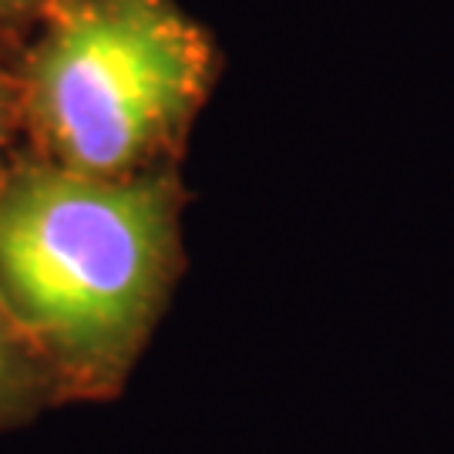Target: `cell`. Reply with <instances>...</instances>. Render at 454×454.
<instances>
[{"label": "cell", "mask_w": 454, "mask_h": 454, "mask_svg": "<svg viewBox=\"0 0 454 454\" xmlns=\"http://www.w3.org/2000/svg\"><path fill=\"white\" fill-rule=\"evenodd\" d=\"M179 253V185L95 179L34 155L0 176V307L61 397L121 390Z\"/></svg>", "instance_id": "1"}, {"label": "cell", "mask_w": 454, "mask_h": 454, "mask_svg": "<svg viewBox=\"0 0 454 454\" xmlns=\"http://www.w3.org/2000/svg\"><path fill=\"white\" fill-rule=\"evenodd\" d=\"M202 31L165 0H58L17 54L27 155L129 179L176 142L209 82Z\"/></svg>", "instance_id": "2"}, {"label": "cell", "mask_w": 454, "mask_h": 454, "mask_svg": "<svg viewBox=\"0 0 454 454\" xmlns=\"http://www.w3.org/2000/svg\"><path fill=\"white\" fill-rule=\"evenodd\" d=\"M58 404L65 397L51 367L0 307V431L34 421Z\"/></svg>", "instance_id": "3"}, {"label": "cell", "mask_w": 454, "mask_h": 454, "mask_svg": "<svg viewBox=\"0 0 454 454\" xmlns=\"http://www.w3.org/2000/svg\"><path fill=\"white\" fill-rule=\"evenodd\" d=\"M17 54L11 41L0 37V176L14 162V138L20 135V82Z\"/></svg>", "instance_id": "4"}, {"label": "cell", "mask_w": 454, "mask_h": 454, "mask_svg": "<svg viewBox=\"0 0 454 454\" xmlns=\"http://www.w3.org/2000/svg\"><path fill=\"white\" fill-rule=\"evenodd\" d=\"M58 0H0V37L14 41V34L37 27Z\"/></svg>", "instance_id": "5"}]
</instances>
